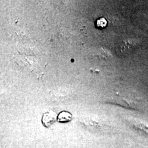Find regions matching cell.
<instances>
[{
    "label": "cell",
    "instance_id": "obj_1",
    "mask_svg": "<svg viewBox=\"0 0 148 148\" xmlns=\"http://www.w3.org/2000/svg\"><path fill=\"white\" fill-rule=\"evenodd\" d=\"M56 120V115L53 112H48L43 117L42 122L45 127H49Z\"/></svg>",
    "mask_w": 148,
    "mask_h": 148
},
{
    "label": "cell",
    "instance_id": "obj_2",
    "mask_svg": "<svg viewBox=\"0 0 148 148\" xmlns=\"http://www.w3.org/2000/svg\"><path fill=\"white\" fill-rule=\"evenodd\" d=\"M57 119L60 122H67L71 120L72 115L68 112L62 111L59 114Z\"/></svg>",
    "mask_w": 148,
    "mask_h": 148
},
{
    "label": "cell",
    "instance_id": "obj_3",
    "mask_svg": "<svg viewBox=\"0 0 148 148\" xmlns=\"http://www.w3.org/2000/svg\"><path fill=\"white\" fill-rule=\"evenodd\" d=\"M106 24H107V21L103 18L99 19L97 21V25L98 27H106Z\"/></svg>",
    "mask_w": 148,
    "mask_h": 148
},
{
    "label": "cell",
    "instance_id": "obj_4",
    "mask_svg": "<svg viewBox=\"0 0 148 148\" xmlns=\"http://www.w3.org/2000/svg\"><path fill=\"white\" fill-rule=\"evenodd\" d=\"M135 125L138 128L142 130V131H144L145 132L148 133V127L146 126V125L144 124H136Z\"/></svg>",
    "mask_w": 148,
    "mask_h": 148
}]
</instances>
